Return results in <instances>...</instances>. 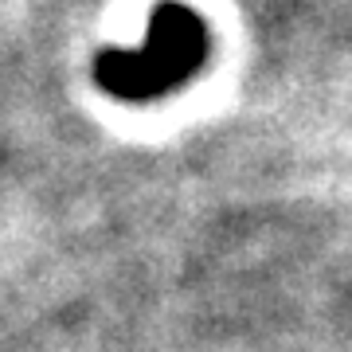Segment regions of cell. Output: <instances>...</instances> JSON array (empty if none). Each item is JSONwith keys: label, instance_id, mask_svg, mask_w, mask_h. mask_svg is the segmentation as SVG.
<instances>
[{"label": "cell", "instance_id": "1", "mask_svg": "<svg viewBox=\"0 0 352 352\" xmlns=\"http://www.w3.org/2000/svg\"><path fill=\"white\" fill-rule=\"evenodd\" d=\"M204 51H208V32L200 16L184 4H161L138 47L102 51L94 63V78L106 94H118L126 102L161 98L196 75Z\"/></svg>", "mask_w": 352, "mask_h": 352}]
</instances>
